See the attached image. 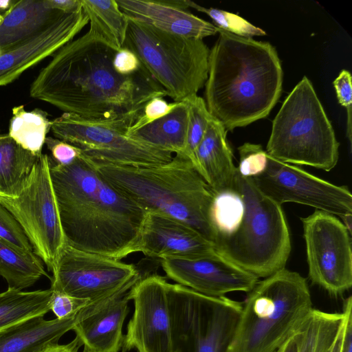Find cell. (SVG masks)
I'll return each instance as SVG.
<instances>
[{"instance_id":"obj_28","label":"cell","mask_w":352,"mask_h":352,"mask_svg":"<svg viewBox=\"0 0 352 352\" xmlns=\"http://www.w3.org/2000/svg\"><path fill=\"white\" fill-rule=\"evenodd\" d=\"M52 291L23 292L8 287L0 293V331L50 311Z\"/></svg>"},{"instance_id":"obj_6","label":"cell","mask_w":352,"mask_h":352,"mask_svg":"<svg viewBox=\"0 0 352 352\" xmlns=\"http://www.w3.org/2000/svg\"><path fill=\"white\" fill-rule=\"evenodd\" d=\"M313 309L306 278L280 269L248 292L228 352H276Z\"/></svg>"},{"instance_id":"obj_15","label":"cell","mask_w":352,"mask_h":352,"mask_svg":"<svg viewBox=\"0 0 352 352\" xmlns=\"http://www.w3.org/2000/svg\"><path fill=\"white\" fill-rule=\"evenodd\" d=\"M168 282L157 274L142 276L129 292L134 313L124 336L122 352H173Z\"/></svg>"},{"instance_id":"obj_16","label":"cell","mask_w":352,"mask_h":352,"mask_svg":"<svg viewBox=\"0 0 352 352\" xmlns=\"http://www.w3.org/2000/svg\"><path fill=\"white\" fill-rule=\"evenodd\" d=\"M160 261L168 278L208 296L222 297L233 292H249L259 280L217 252L197 258H167Z\"/></svg>"},{"instance_id":"obj_36","label":"cell","mask_w":352,"mask_h":352,"mask_svg":"<svg viewBox=\"0 0 352 352\" xmlns=\"http://www.w3.org/2000/svg\"><path fill=\"white\" fill-rule=\"evenodd\" d=\"M339 103L346 109V138L350 149L352 142V82L351 73L342 69L333 82Z\"/></svg>"},{"instance_id":"obj_47","label":"cell","mask_w":352,"mask_h":352,"mask_svg":"<svg viewBox=\"0 0 352 352\" xmlns=\"http://www.w3.org/2000/svg\"><path fill=\"white\" fill-rule=\"evenodd\" d=\"M82 352H87V351H84V350H83V351H82Z\"/></svg>"},{"instance_id":"obj_32","label":"cell","mask_w":352,"mask_h":352,"mask_svg":"<svg viewBox=\"0 0 352 352\" xmlns=\"http://www.w3.org/2000/svg\"><path fill=\"white\" fill-rule=\"evenodd\" d=\"M187 3L188 8L205 13L212 19L217 28L226 32L236 36L250 38L266 34L264 30L237 14L220 9L204 8L190 0H187Z\"/></svg>"},{"instance_id":"obj_4","label":"cell","mask_w":352,"mask_h":352,"mask_svg":"<svg viewBox=\"0 0 352 352\" xmlns=\"http://www.w3.org/2000/svg\"><path fill=\"white\" fill-rule=\"evenodd\" d=\"M213 192L210 220L215 251L258 278L285 267L292 246L281 206L238 169L232 186Z\"/></svg>"},{"instance_id":"obj_40","label":"cell","mask_w":352,"mask_h":352,"mask_svg":"<svg viewBox=\"0 0 352 352\" xmlns=\"http://www.w3.org/2000/svg\"><path fill=\"white\" fill-rule=\"evenodd\" d=\"M343 309L346 320L340 352H352V298L349 296L343 301Z\"/></svg>"},{"instance_id":"obj_30","label":"cell","mask_w":352,"mask_h":352,"mask_svg":"<svg viewBox=\"0 0 352 352\" xmlns=\"http://www.w3.org/2000/svg\"><path fill=\"white\" fill-rule=\"evenodd\" d=\"M12 115L8 135L25 150L41 155L52 126L47 113L40 109L28 111L21 104L12 108Z\"/></svg>"},{"instance_id":"obj_12","label":"cell","mask_w":352,"mask_h":352,"mask_svg":"<svg viewBox=\"0 0 352 352\" xmlns=\"http://www.w3.org/2000/svg\"><path fill=\"white\" fill-rule=\"evenodd\" d=\"M142 276L133 264L65 243L52 271L50 288L94 303L114 295Z\"/></svg>"},{"instance_id":"obj_44","label":"cell","mask_w":352,"mask_h":352,"mask_svg":"<svg viewBox=\"0 0 352 352\" xmlns=\"http://www.w3.org/2000/svg\"><path fill=\"white\" fill-rule=\"evenodd\" d=\"M346 312V311H345ZM345 324H346V322H345ZM345 324L340 333V335L338 336L334 345H333V347L331 350V352H340V350H341V347H342V340H343V336H344V327H345Z\"/></svg>"},{"instance_id":"obj_46","label":"cell","mask_w":352,"mask_h":352,"mask_svg":"<svg viewBox=\"0 0 352 352\" xmlns=\"http://www.w3.org/2000/svg\"><path fill=\"white\" fill-rule=\"evenodd\" d=\"M3 14L4 13L0 12V26L3 21Z\"/></svg>"},{"instance_id":"obj_14","label":"cell","mask_w":352,"mask_h":352,"mask_svg":"<svg viewBox=\"0 0 352 352\" xmlns=\"http://www.w3.org/2000/svg\"><path fill=\"white\" fill-rule=\"evenodd\" d=\"M301 221L311 283L342 294L352 286L351 232L336 216L318 210Z\"/></svg>"},{"instance_id":"obj_43","label":"cell","mask_w":352,"mask_h":352,"mask_svg":"<svg viewBox=\"0 0 352 352\" xmlns=\"http://www.w3.org/2000/svg\"><path fill=\"white\" fill-rule=\"evenodd\" d=\"M276 352H298V346L295 335L288 339Z\"/></svg>"},{"instance_id":"obj_13","label":"cell","mask_w":352,"mask_h":352,"mask_svg":"<svg viewBox=\"0 0 352 352\" xmlns=\"http://www.w3.org/2000/svg\"><path fill=\"white\" fill-rule=\"evenodd\" d=\"M265 196L279 205L294 202L342 219L351 232L352 195L337 186L267 154L263 169L249 178Z\"/></svg>"},{"instance_id":"obj_33","label":"cell","mask_w":352,"mask_h":352,"mask_svg":"<svg viewBox=\"0 0 352 352\" xmlns=\"http://www.w3.org/2000/svg\"><path fill=\"white\" fill-rule=\"evenodd\" d=\"M0 239L22 250L34 252L32 246L19 223L1 203Z\"/></svg>"},{"instance_id":"obj_20","label":"cell","mask_w":352,"mask_h":352,"mask_svg":"<svg viewBox=\"0 0 352 352\" xmlns=\"http://www.w3.org/2000/svg\"><path fill=\"white\" fill-rule=\"evenodd\" d=\"M129 19L157 30L187 38L202 39L219 28L187 10V0H116Z\"/></svg>"},{"instance_id":"obj_31","label":"cell","mask_w":352,"mask_h":352,"mask_svg":"<svg viewBox=\"0 0 352 352\" xmlns=\"http://www.w3.org/2000/svg\"><path fill=\"white\" fill-rule=\"evenodd\" d=\"M188 107L186 144L184 155L195 168V152L202 140L213 116L209 112L205 100L197 95L186 100Z\"/></svg>"},{"instance_id":"obj_17","label":"cell","mask_w":352,"mask_h":352,"mask_svg":"<svg viewBox=\"0 0 352 352\" xmlns=\"http://www.w3.org/2000/svg\"><path fill=\"white\" fill-rule=\"evenodd\" d=\"M136 283L107 298L89 302L77 313L72 330L84 351L118 352L122 348V326L129 312V292Z\"/></svg>"},{"instance_id":"obj_5","label":"cell","mask_w":352,"mask_h":352,"mask_svg":"<svg viewBox=\"0 0 352 352\" xmlns=\"http://www.w3.org/2000/svg\"><path fill=\"white\" fill-rule=\"evenodd\" d=\"M93 162L106 181L146 212L186 223L213 244L214 192L186 157L175 155L167 163L148 166Z\"/></svg>"},{"instance_id":"obj_18","label":"cell","mask_w":352,"mask_h":352,"mask_svg":"<svg viewBox=\"0 0 352 352\" xmlns=\"http://www.w3.org/2000/svg\"><path fill=\"white\" fill-rule=\"evenodd\" d=\"M214 245L191 226L155 212H146L137 252L158 258L192 259L214 253Z\"/></svg>"},{"instance_id":"obj_38","label":"cell","mask_w":352,"mask_h":352,"mask_svg":"<svg viewBox=\"0 0 352 352\" xmlns=\"http://www.w3.org/2000/svg\"><path fill=\"white\" fill-rule=\"evenodd\" d=\"M45 144L51 152L52 159L61 166L72 164L81 155L79 148L58 138L47 137Z\"/></svg>"},{"instance_id":"obj_3","label":"cell","mask_w":352,"mask_h":352,"mask_svg":"<svg viewBox=\"0 0 352 352\" xmlns=\"http://www.w3.org/2000/svg\"><path fill=\"white\" fill-rule=\"evenodd\" d=\"M210 50L205 98L210 114L226 131L268 116L278 100L283 69L275 47L219 28Z\"/></svg>"},{"instance_id":"obj_8","label":"cell","mask_w":352,"mask_h":352,"mask_svg":"<svg viewBox=\"0 0 352 352\" xmlns=\"http://www.w3.org/2000/svg\"><path fill=\"white\" fill-rule=\"evenodd\" d=\"M128 19L123 47L136 54L174 102L197 95L208 74L210 50L203 40L167 33Z\"/></svg>"},{"instance_id":"obj_39","label":"cell","mask_w":352,"mask_h":352,"mask_svg":"<svg viewBox=\"0 0 352 352\" xmlns=\"http://www.w3.org/2000/svg\"><path fill=\"white\" fill-rule=\"evenodd\" d=\"M112 63L115 70L123 76L135 74L143 68L136 54L125 47L116 51Z\"/></svg>"},{"instance_id":"obj_21","label":"cell","mask_w":352,"mask_h":352,"mask_svg":"<svg viewBox=\"0 0 352 352\" xmlns=\"http://www.w3.org/2000/svg\"><path fill=\"white\" fill-rule=\"evenodd\" d=\"M226 135L213 117L195 152V168L214 192L232 186L237 173Z\"/></svg>"},{"instance_id":"obj_23","label":"cell","mask_w":352,"mask_h":352,"mask_svg":"<svg viewBox=\"0 0 352 352\" xmlns=\"http://www.w3.org/2000/svg\"><path fill=\"white\" fill-rule=\"evenodd\" d=\"M76 314L63 319L32 318L2 329L0 352H43L72 329Z\"/></svg>"},{"instance_id":"obj_29","label":"cell","mask_w":352,"mask_h":352,"mask_svg":"<svg viewBox=\"0 0 352 352\" xmlns=\"http://www.w3.org/2000/svg\"><path fill=\"white\" fill-rule=\"evenodd\" d=\"M39 155L23 148L8 134L0 135V195L17 194Z\"/></svg>"},{"instance_id":"obj_10","label":"cell","mask_w":352,"mask_h":352,"mask_svg":"<svg viewBox=\"0 0 352 352\" xmlns=\"http://www.w3.org/2000/svg\"><path fill=\"white\" fill-rule=\"evenodd\" d=\"M0 203L17 220L34 254L52 272L65 245L50 173L49 156L41 153L17 194L0 195Z\"/></svg>"},{"instance_id":"obj_11","label":"cell","mask_w":352,"mask_h":352,"mask_svg":"<svg viewBox=\"0 0 352 352\" xmlns=\"http://www.w3.org/2000/svg\"><path fill=\"white\" fill-rule=\"evenodd\" d=\"M124 121H105L63 113L52 121L54 135L79 148L87 158L118 165L148 166L170 162L173 153L126 135Z\"/></svg>"},{"instance_id":"obj_1","label":"cell","mask_w":352,"mask_h":352,"mask_svg":"<svg viewBox=\"0 0 352 352\" xmlns=\"http://www.w3.org/2000/svg\"><path fill=\"white\" fill-rule=\"evenodd\" d=\"M116 52L87 31L53 54L32 82L31 97L64 113L131 126L149 100L167 94L144 67L119 74L112 63Z\"/></svg>"},{"instance_id":"obj_42","label":"cell","mask_w":352,"mask_h":352,"mask_svg":"<svg viewBox=\"0 0 352 352\" xmlns=\"http://www.w3.org/2000/svg\"><path fill=\"white\" fill-rule=\"evenodd\" d=\"M81 344L78 340L75 338L72 342L65 344H57L47 348L43 352H78Z\"/></svg>"},{"instance_id":"obj_9","label":"cell","mask_w":352,"mask_h":352,"mask_svg":"<svg viewBox=\"0 0 352 352\" xmlns=\"http://www.w3.org/2000/svg\"><path fill=\"white\" fill-rule=\"evenodd\" d=\"M173 352H228L242 302L168 283Z\"/></svg>"},{"instance_id":"obj_45","label":"cell","mask_w":352,"mask_h":352,"mask_svg":"<svg viewBox=\"0 0 352 352\" xmlns=\"http://www.w3.org/2000/svg\"><path fill=\"white\" fill-rule=\"evenodd\" d=\"M15 1L16 0H0V12L5 13Z\"/></svg>"},{"instance_id":"obj_27","label":"cell","mask_w":352,"mask_h":352,"mask_svg":"<svg viewBox=\"0 0 352 352\" xmlns=\"http://www.w3.org/2000/svg\"><path fill=\"white\" fill-rule=\"evenodd\" d=\"M0 276L8 287L23 290L33 285L42 276H49L42 260L34 254L22 250L0 239Z\"/></svg>"},{"instance_id":"obj_25","label":"cell","mask_w":352,"mask_h":352,"mask_svg":"<svg viewBox=\"0 0 352 352\" xmlns=\"http://www.w3.org/2000/svg\"><path fill=\"white\" fill-rule=\"evenodd\" d=\"M346 312L313 309L295 334L298 352H331L346 322Z\"/></svg>"},{"instance_id":"obj_2","label":"cell","mask_w":352,"mask_h":352,"mask_svg":"<svg viewBox=\"0 0 352 352\" xmlns=\"http://www.w3.org/2000/svg\"><path fill=\"white\" fill-rule=\"evenodd\" d=\"M49 162L66 243L117 260L137 252L146 212L106 181L82 153L68 166L50 156Z\"/></svg>"},{"instance_id":"obj_48","label":"cell","mask_w":352,"mask_h":352,"mask_svg":"<svg viewBox=\"0 0 352 352\" xmlns=\"http://www.w3.org/2000/svg\"><path fill=\"white\" fill-rule=\"evenodd\" d=\"M1 50H0V56H1Z\"/></svg>"},{"instance_id":"obj_7","label":"cell","mask_w":352,"mask_h":352,"mask_svg":"<svg viewBox=\"0 0 352 352\" xmlns=\"http://www.w3.org/2000/svg\"><path fill=\"white\" fill-rule=\"evenodd\" d=\"M339 145L312 83L304 76L273 120L265 151L283 162L329 171L338 161Z\"/></svg>"},{"instance_id":"obj_19","label":"cell","mask_w":352,"mask_h":352,"mask_svg":"<svg viewBox=\"0 0 352 352\" xmlns=\"http://www.w3.org/2000/svg\"><path fill=\"white\" fill-rule=\"evenodd\" d=\"M89 23L82 10L63 14L47 28L0 56V87L12 82L26 69L74 39Z\"/></svg>"},{"instance_id":"obj_22","label":"cell","mask_w":352,"mask_h":352,"mask_svg":"<svg viewBox=\"0 0 352 352\" xmlns=\"http://www.w3.org/2000/svg\"><path fill=\"white\" fill-rule=\"evenodd\" d=\"M63 14L51 8L47 0H16L3 14L0 26L1 54L41 32Z\"/></svg>"},{"instance_id":"obj_26","label":"cell","mask_w":352,"mask_h":352,"mask_svg":"<svg viewBox=\"0 0 352 352\" xmlns=\"http://www.w3.org/2000/svg\"><path fill=\"white\" fill-rule=\"evenodd\" d=\"M80 1L90 24L88 31L116 51L122 49L129 19L118 7L116 0Z\"/></svg>"},{"instance_id":"obj_37","label":"cell","mask_w":352,"mask_h":352,"mask_svg":"<svg viewBox=\"0 0 352 352\" xmlns=\"http://www.w3.org/2000/svg\"><path fill=\"white\" fill-rule=\"evenodd\" d=\"M52 294L50 301V310L58 319L65 318L76 314L89 303L87 300L76 298L52 289Z\"/></svg>"},{"instance_id":"obj_34","label":"cell","mask_w":352,"mask_h":352,"mask_svg":"<svg viewBox=\"0 0 352 352\" xmlns=\"http://www.w3.org/2000/svg\"><path fill=\"white\" fill-rule=\"evenodd\" d=\"M239 173L251 178L261 171L265 166L267 153L260 144L246 142L239 147Z\"/></svg>"},{"instance_id":"obj_24","label":"cell","mask_w":352,"mask_h":352,"mask_svg":"<svg viewBox=\"0 0 352 352\" xmlns=\"http://www.w3.org/2000/svg\"><path fill=\"white\" fill-rule=\"evenodd\" d=\"M188 120V107L184 100L164 117L126 135L159 149L184 155Z\"/></svg>"},{"instance_id":"obj_35","label":"cell","mask_w":352,"mask_h":352,"mask_svg":"<svg viewBox=\"0 0 352 352\" xmlns=\"http://www.w3.org/2000/svg\"><path fill=\"white\" fill-rule=\"evenodd\" d=\"M181 102H167L162 97L149 100L143 107L139 117L128 128L126 134L131 133L163 117L175 109Z\"/></svg>"},{"instance_id":"obj_41","label":"cell","mask_w":352,"mask_h":352,"mask_svg":"<svg viewBox=\"0 0 352 352\" xmlns=\"http://www.w3.org/2000/svg\"><path fill=\"white\" fill-rule=\"evenodd\" d=\"M48 6L65 14L78 12L82 10L80 0H47Z\"/></svg>"}]
</instances>
